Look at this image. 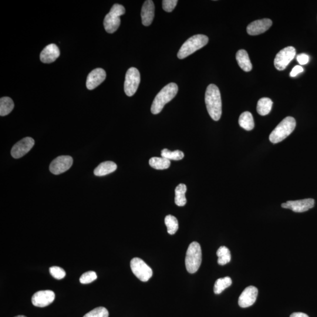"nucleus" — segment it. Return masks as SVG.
<instances>
[{
  "label": "nucleus",
  "instance_id": "obj_1",
  "mask_svg": "<svg viewBox=\"0 0 317 317\" xmlns=\"http://www.w3.org/2000/svg\"><path fill=\"white\" fill-rule=\"evenodd\" d=\"M205 103L209 116L215 121L220 119L222 104L220 90L214 84L209 85L206 91Z\"/></svg>",
  "mask_w": 317,
  "mask_h": 317
},
{
  "label": "nucleus",
  "instance_id": "obj_2",
  "mask_svg": "<svg viewBox=\"0 0 317 317\" xmlns=\"http://www.w3.org/2000/svg\"><path fill=\"white\" fill-rule=\"evenodd\" d=\"M178 92V86L175 83H170L161 90L155 97L151 106V112L154 114H160L165 104L172 100Z\"/></svg>",
  "mask_w": 317,
  "mask_h": 317
},
{
  "label": "nucleus",
  "instance_id": "obj_3",
  "mask_svg": "<svg viewBox=\"0 0 317 317\" xmlns=\"http://www.w3.org/2000/svg\"><path fill=\"white\" fill-rule=\"evenodd\" d=\"M296 121L294 118H284L270 134L269 140L272 144H278L284 140L295 130Z\"/></svg>",
  "mask_w": 317,
  "mask_h": 317
},
{
  "label": "nucleus",
  "instance_id": "obj_4",
  "mask_svg": "<svg viewBox=\"0 0 317 317\" xmlns=\"http://www.w3.org/2000/svg\"><path fill=\"white\" fill-rule=\"evenodd\" d=\"M208 38L206 36L198 34L190 37L186 40L178 53V58H186L198 50L203 48L208 44Z\"/></svg>",
  "mask_w": 317,
  "mask_h": 317
},
{
  "label": "nucleus",
  "instance_id": "obj_5",
  "mask_svg": "<svg viewBox=\"0 0 317 317\" xmlns=\"http://www.w3.org/2000/svg\"><path fill=\"white\" fill-rule=\"evenodd\" d=\"M202 249L198 242H192L188 248L185 265L187 270L191 274L197 272L202 263Z\"/></svg>",
  "mask_w": 317,
  "mask_h": 317
},
{
  "label": "nucleus",
  "instance_id": "obj_6",
  "mask_svg": "<svg viewBox=\"0 0 317 317\" xmlns=\"http://www.w3.org/2000/svg\"><path fill=\"white\" fill-rule=\"evenodd\" d=\"M126 9L123 6L114 4L110 12L104 18V28L107 32L112 34L116 31L120 24V16L124 14Z\"/></svg>",
  "mask_w": 317,
  "mask_h": 317
},
{
  "label": "nucleus",
  "instance_id": "obj_7",
  "mask_svg": "<svg viewBox=\"0 0 317 317\" xmlns=\"http://www.w3.org/2000/svg\"><path fill=\"white\" fill-rule=\"evenodd\" d=\"M132 272L138 279L143 282H146L153 275L152 270L140 258H134L130 262Z\"/></svg>",
  "mask_w": 317,
  "mask_h": 317
},
{
  "label": "nucleus",
  "instance_id": "obj_8",
  "mask_svg": "<svg viewBox=\"0 0 317 317\" xmlns=\"http://www.w3.org/2000/svg\"><path fill=\"white\" fill-rule=\"evenodd\" d=\"M140 82V75L139 70L132 67L126 74L124 83V92L128 96H132L136 93Z\"/></svg>",
  "mask_w": 317,
  "mask_h": 317
},
{
  "label": "nucleus",
  "instance_id": "obj_9",
  "mask_svg": "<svg viewBox=\"0 0 317 317\" xmlns=\"http://www.w3.org/2000/svg\"><path fill=\"white\" fill-rule=\"evenodd\" d=\"M296 50L293 46H288L282 49L276 55L274 59V66L278 70H283L294 58Z\"/></svg>",
  "mask_w": 317,
  "mask_h": 317
},
{
  "label": "nucleus",
  "instance_id": "obj_10",
  "mask_svg": "<svg viewBox=\"0 0 317 317\" xmlns=\"http://www.w3.org/2000/svg\"><path fill=\"white\" fill-rule=\"evenodd\" d=\"M73 164V158L70 156H60L57 157L50 164V170L54 174H60L66 172L70 170Z\"/></svg>",
  "mask_w": 317,
  "mask_h": 317
},
{
  "label": "nucleus",
  "instance_id": "obj_11",
  "mask_svg": "<svg viewBox=\"0 0 317 317\" xmlns=\"http://www.w3.org/2000/svg\"><path fill=\"white\" fill-rule=\"evenodd\" d=\"M35 142L32 138L26 137L18 142L12 148V156L15 158H21L31 150Z\"/></svg>",
  "mask_w": 317,
  "mask_h": 317
},
{
  "label": "nucleus",
  "instance_id": "obj_12",
  "mask_svg": "<svg viewBox=\"0 0 317 317\" xmlns=\"http://www.w3.org/2000/svg\"><path fill=\"white\" fill-rule=\"evenodd\" d=\"M56 295L52 290H42L37 292L32 296V304L38 308H45L54 301Z\"/></svg>",
  "mask_w": 317,
  "mask_h": 317
},
{
  "label": "nucleus",
  "instance_id": "obj_13",
  "mask_svg": "<svg viewBox=\"0 0 317 317\" xmlns=\"http://www.w3.org/2000/svg\"><path fill=\"white\" fill-rule=\"evenodd\" d=\"M315 201L312 198H306V200L288 201L282 204V207L288 208L296 213H302L310 210L314 206Z\"/></svg>",
  "mask_w": 317,
  "mask_h": 317
},
{
  "label": "nucleus",
  "instance_id": "obj_14",
  "mask_svg": "<svg viewBox=\"0 0 317 317\" xmlns=\"http://www.w3.org/2000/svg\"><path fill=\"white\" fill-rule=\"evenodd\" d=\"M258 296V289L254 286H248L242 292L238 298V305L242 308H247L254 305Z\"/></svg>",
  "mask_w": 317,
  "mask_h": 317
},
{
  "label": "nucleus",
  "instance_id": "obj_15",
  "mask_svg": "<svg viewBox=\"0 0 317 317\" xmlns=\"http://www.w3.org/2000/svg\"><path fill=\"white\" fill-rule=\"evenodd\" d=\"M272 22L270 19L256 20L248 26L247 32L250 36H258L267 32L271 28Z\"/></svg>",
  "mask_w": 317,
  "mask_h": 317
},
{
  "label": "nucleus",
  "instance_id": "obj_16",
  "mask_svg": "<svg viewBox=\"0 0 317 317\" xmlns=\"http://www.w3.org/2000/svg\"><path fill=\"white\" fill-rule=\"evenodd\" d=\"M106 74L102 68H96L91 72L87 76L86 86L87 88L92 90L98 86L106 79Z\"/></svg>",
  "mask_w": 317,
  "mask_h": 317
},
{
  "label": "nucleus",
  "instance_id": "obj_17",
  "mask_svg": "<svg viewBox=\"0 0 317 317\" xmlns=\"http://www.w3.org/2000/svg\"><path fill=\"white\" fill-rule=\"evenodd\" d=\"M60 56V52L58 46L55 44H50L45 47L40 54V60L45 64L54 62Z\"/></svg>",
  "mask_w": 317,
  "mask_h": 317
},
{
  "label": "nucleus",
  "instance_id": "obj_18",
  "mask_svg": "<svg viewBox=\"0 0 317 317\" xmlns=\"http://www.w3.org/2000/svg\"><path fill=\"white\" fill-rule=\"evenodd\" d=\"M154 16V2L147 0L144 3L141 10L142 22L144 26H150L152 22Z\"/></svg>",
  "mask_w": 317,
  "mask_h": 317
},
{
  "label": "nucleus",
  "instance_id": "obj_19",
  "mask_svg": "<svg viewBox=\"0 0 317 317\" xmlns=\"http://www.w3.org/2000/svg\"><path fill=\"white\" fill-rule=\"evenodd\" d=\"M236 60H237L238 66L245 72H250L252 70V66L250 60L248 53L244 50H238L236 53Z\"/></svg>",
  "mask_w": 317,
  "mask_h": 317
},
{
  "label": "nucleus",
  "instance_id": "obj_20",
  "mask_svg": "<svg viewBox=\"0 0 317 317\" xmlns=\"http://www.w3.org/2000/svg\"><path fill=\"white\" fill-rule=\"evenodd\" d=\"M117 165L113 162L106 161L101 163L94 170V174L96 176H104L116 171Z\"/></svg>",
  "mask_w": 317,
  "mask_h": 317
},
{
  "label": "nucleus",
  "instance_id": "obj_21",
  "mask_svg": "<svg viewBox=\"0 0 317 317\" xmlns=\"http://www.w3.org/2000/svg\"><path fill=\"white\" fill-rule=\"evenodd\" d=\"M239 126L246 130H252L254 128V122L252 114L248 112H244L241 114L238 120Z\"/></svg>",
  "mask_w": 317,
  "mask_h": 317
},
{
  "label": "nucleus",
  "instance_id": "obj_22",
  "mask_svg": "<svg viewBox=\"0 0 317 317\" xmlns=\"http://www.w3.org/2000/svg\"><path fill=\"white\" fill-rule=\"evenodd\" d=\"M187 191V187L184 184H180L175 190V204L178 206H184L187 203L185 194Z\"/></svg>",
  "mask_w": 317,
  "mask_h": 317
},
{
  "label": "nucleus",
  "instance_id": "obj_23",
  "mask_svg": "<svg viewBox=\"0 0 317 317\" xmlns=\"http://www.w3.org/2000/svg\"><path fill=\"white\" fill-rule=\"evenodd\" d=\"M272 101L268 98H262L258 101L257 111L262 116H267L271 112L272 106Z\"/></svg>",
  "mask_w": 317,
  "mask_h": 317
},
{
  "label": "nucleus",
  "instance_id": "obj_24",
  "mask_svg": "<svg viewBox=\"0 0 317 317\" xmlns=\"http://www.w3.org/2000/svg\"><path fill=\"white\" fill-rule=\"evenodd\" d=\"M14 104L9 97H2L0 100V116H8L14 109Z\"/></svg>",
  "mask_w": 317,
  "mask_h": 317
},
{
  "label": "nucleus",
  "instance_id": "obj_25",
  "mask_svg": "<svg viewBox=\"0 0 317 317\" xmlns=\"http://www.w3.org/2000/svg\"><path fill=\"white\" fill-rule=\"evenodd\" d=\"M150 164L152 168H155V170H164L170 168V161L162 157H154L150 158Z\"/></svg>",
  "mask_w": 317,
  "mask_h": 317
},
{
  "label": "nucleus",
  "instance_id": "obj_26",
  "mask_svg": "<svg viewBox=\"0 0 317 317\" xmlns=\"http://www.w3.org/2000/svg\"><path fill=\"white\" fill-rule=\"evenodd\" d=\"M218 262L219 265L224 266L231 261L230 252L225 246H221L217 251Z\"/></svg>",
  "mask_w": 317,
  "mask_h": 317
},
{
  "label": "nucleus",
  "instance_id": "obj_27",
  "mask_svg": "<svg viewBox=\"0 0 317 317\" xmlns=\"http://www.w3.org/2000/svg\"><path fill=\"white\" fill-rule=\"evenodd\" d=\"M232 284V280L229 276H226V278L217 280L214 286L215 294H220L226 288H229Z\"/></svg>",
  "mask_w": 317,
  "mask_h": 317
},
{
  "label": "nucleus",
  "instance_id": "obj_28",
  "mask_svg": "<svg viewBox=\"0 0 317 317\" xmlns=\"http://www.w3.org/2000/svg\"><path fill=\"white\" fill-rule=\"evenodd\" d=\"M164 224H166L168 234L173 235L176 234L178 228V219L172 215H168L164 218Z\"/></svg>",
  "mask_w": 317,
  "mask_h": 317
},
{
  "label": "nucleus",
  "instance_id": "obj_29",
  "mask_svg": "<svg viewBox=\"0 0 317 317\" xmlns=\"http://www.w3.org/2000/svg\"><path fill=\"white\" fill-rule=\"evenodd\" d=\"M161 156L168 160H180L184 158L183 152L180 150L170 151L168 149L162 150Z\"/></svg>",
  "mask_w": 317,
  "mask_h": 317
},
{
  "label": "nucleus",
  "instance_id": "obj_30",
  "mask_svg": "<svg viewBox=\"0 0 317 317\" xmlns=\"http://www.w3.org/2000/svg\"><path fill=\"white\" fill-rule=\"evenodd\" d=\"M109 312L103 306H100L86 314L83 317H108Z\"/></svg>",
  "mask_w": 317,
  "mask_h": 317
},
{
  "label": "nucleus",
  "instance_id": "obj_31",
  "mask_svg": "<svg viewBox=\"0 0 317 317\" xmlns=\"http://www.w3.org/2000/svg\"><path fill=\"white\" fill-rule=\"evenodd\" d=\"M97 275L96 272L93 271H90L84 273V274L80 276V282L83 284H90V283L95 281Z\"/></svg>",
  "mask_w": 317,
  "mask_h": 317
},
{
  "label": "nucleus",
  "instance_id": "obj_32",
  "mask_svg": "<svg viewBox=\"0 0 317 317\" xmlns=\"http://www.w3.org/2000/svg\"><path fill=\"white\" fill-rule=\"evenodd\" d=\"M50 272L54 278L57 280H62L65 278L66 275L65 270L58 266H53V267L50 268Z\"/></svg>",
  "mask_w": 317,
  "mask_h": 317
},
{
  "label": "nucleus",
  "instance_id": "obj_33",
  "mask_svg": "<svg viewBox=\"0 0 317 317\" xmlns=\"http://www.w3.org/2000/svg\"><path fill=\"white\" fill-rule=\"evenodd\" d=\"M178 2V0H164L162 2L163 9L165 12H170L176 8Z\"/></svg>",
  "mask_w": 317,
  "mask_h": 317
},
{
  "label": "nucleus",
  "instance_id": "obj_34",
  "mask_svg": "<svg viewBox=\"0 0 317 317\" xmlns=\"http://www.w3.org/2000/svg\"><path fill=\"white\" fill-rule=\"evenodd\" d=\"M309 56L306 54H301L296 56V60L300 65H305L309 62Z\"/></svg>",
  "mask_w": 317,
  "mask_h": 317
},
{
  "label": "nucleus",
  "instance_id": "obj_35",
  "mask_svg": "<svg viewBox=\"0 0 317 317\" xmlns=\"http://www.w3.org/2000/svg\"><path fill=\"white\" fill-rule=\"evenodd\" d=\"M304 69L302 67L300 66H296L293 68L292 72H290V76L292 77H295L298 75V74L303 72Z\"/></svg>",
  "mask_w": 317,
  "mask_h": 317
},
{
  "label": "nucleus",
  "instance_id": "obj_36",
  "mask_svg": "<svg viewBox=\"0 0 317 317\" xmlns=\"http://www.w3.org/2000/svg\"><path fill=\"white\" fill-rule=\"evenodd\" d=\"M290 317H309L306 314L302 312H294L292 313Z\"/></svg>",
  "mask_w": 317,
  "mask_h": 317
},
{
  "label": "nucleus",
  "instance_id": "obj_37",
  "mask_svg": "<svg viewBox=\"0 0 317 317\" xmlns=\"http://www.w3.org/2000/svg\"><path fill=\"white\" fill-rule=\"evenodd\" d=\"M15 317H26V316H16Z\"/></svg>",
  "mask_w": 317,
  "mask_h": 317
}]
</instances>
